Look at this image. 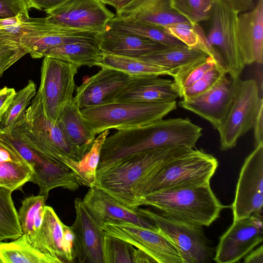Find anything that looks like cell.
Instances as JSON below:
<instances>
[{"label":"cell","instance_id":"obj_46","mask_svg":"<svg viewBox=\"0 0 263 263\" xmlns=\"http://www.w3.org/2000/svg\"><path fill=\"white\" fill-rule=\"evenodd\" d=\"M16 92L13 88L7 86L0 89V123Z\"/></svg>","mask_w":263,"mask_h":263},{"label":"cell","instance_id":"obj_40","mask_svg":"<svg viewBox=\"0 0 263 263\" xmlns=\"http://www.w3.org/2000/svg\"><path fill=\"white\" fill-rule=\"evenodd\" d=\"M47 198L43 195H32L22 200L18 216L23 234L34 232V220L39 212L44 207Z\"/></svg>","mask_w":263,"mask_h":263},{"label":"cell","instance_id":"obj_21","mask_svg":"<svg viewBox=\"0 0 263 263\" xmlns=\"http://www.w3.org/2000/svg\"><path fill=\"white\" fill-rule=\"evenodd\" d=\"M179 97L173 81L158 76L133 77L114 101L159 103L176 101Z\"/></svg>","mask_w":263,"mask_h":263},{"label":"cell","instance_id":"obj_42","mask_svg":"<svg viewBox=\"0 0 263 263\" xmlns=\"http://www.w3.org/2000/svg\"><path fill=\"white\" fill-rule=\"evenodd\" d=\"M27 51L17 43L0 39V78Z\"/></svg>","mask_w":263,"mask_h":263},{"label":"cell","instance_id":"obj_31","mask_svg":"<svg viewBox=\"0 0 263 263\" xmlns=\"http://www.w3.org/2000/svg\"><path fill=\"white\" fill-rule=\"evenodd\" d=\"M1 263H51L48 257L37 249L28 234L8 242L0 243Z\"/></svg>","mask_w":263,"mask_h":263},{"label":"cell","instance_id":"obj_28","mask_svg":"<svg viewBox=\"0 0 263 263\" xmlns=\"http://www.w3.org/2000/svg\"><path fill=\"white\" fill-rule=\"evenodd\" d=\"M102 51L97 40L70 42L55 47L48 51L45 57L57 58L73 63L79 67L97 66Z\"/></svg>","mask_w":263,"mask_h":263},{"label":"cell","instance_id":"obj_48","mask_svg":"<svg viewBox=\"0 0 263 263\" xmlns=\"http://www.w3.org/2000/svg\"><path fill=\"white\" fill-rule=\"evenodd\" d=\"M67 0H28L32 8L45 12L53 9Z\"/></svg>","mask_w":263,"mask_h":263},{"label":"cell","instance_id":"obj_18","mask_svg":"<svg viewBox=\"0 0 263 263\" xmlns=\"http://www.w3.org/2000/svg\"><path fill=\"white\" fill-rule=\"evenodd\" d=\"M232 90V78L226 73L209 89L194 97L182 99L178 105L207 120L218 130L229 108Z\"/></svg>","mask_w":263,"mask_h":263},{"label":"cell","instance_id":"obj_30","mask_svg":"<svg viewBox=\"0 0 263 263\" xmlns=\"http://www.w3.org/2000/svg\"><path fill=\"white\" fill-rule=\"evenodd\" d=\"M97 66L117 70L132 77L170 75L173 71L139 58L102 52Z\"/></svg>","mask_w":263,"mask_h":263},{"label":"cell","instance_id":"obj_47","mask_svg":"<svg viewBox=\"0 0 263 263\" xmlns=\"http://www.w3.org/2000/svg\"><path fill=\"white\" fill-rule=\"evenodd\" d=\"M255 147L263 144V104L258 109L253 128Z\"/></svg>","mask_w":263,"mask_h":263},{"label":"cell","instance_id":"obj_34","mask_svg":"<svg viewBox=\"0 0 263 263\" xmlns=\"http://www.w3.org/2000/svg\"><path fill=\"white\" fill-rule=\"evenodd\" d=\"M163 29L168 34L181 41L187 47L199 49L216 61H220L219 55L209 44L206 35L198 24L179 23Z\"/></svg>","mask_w":263,"mask_h":263},{"label":"cell","instance_id":"obj_41","mask_svg":"<svg viewBox=\"0 0 263 263\" xmlns=\"http://www.w3.org/2000/svg\"><path fill=\"white\" fill-rule=\"evenodd\" d=\"M227 74L226 69L216 64L192 85L184 89L180 98L187 99L194 97L211 87L223 74Z\"/></svg>","mask_w":263,"mask_h":263},{"label":"cell","instance_id":"obj_8","mask_svg":"<svg viewBox=\"0 0 263 263\" xmlns=\"http://www.w3.org/2000/svg\"><path fill=\"white\" fill-rule=\"evenodd\" d=\"M239 13L226 0H215L206 35L209 44L218 54L231 78L239 76L246 65L238 39Z\"/></svg>","mask_w":263,"mask_h":263},{"label":"cell","instance_id":"obj_25","mask_svg":"<svg viewBox=\"0 0 263 263\" xmlns=\"http://www.w3.org/2000/svg\"><path fill=\"white\" fill-rule=\"evenodd\" d=\"M57 124L71 145L76 159H80L91 147L96 135L84 121L81 109L73 98L63 110Z\"/></svg>","mask_w":263,"mask_h":263},{"label":"cell","instance_id":"obj_32","mask_svg":"<svg viewBox=\"0 0 263 263\" xmlns=\"http://www.w3.org/2000/svg\"><path fill=\"white\" fill-rule=\"evenodd\" d=\"M206 55H208L199 49L184 45L166 47L139 59L171 70L174 72L182 66Z\"/></svg>","mask_w":263,"mask_h":263},{"label":"cell","instance_id":"obj_39","mask_svg":"<svg viewBox=\"0 0 263 263\" xmlns=\"http://www.w3.org/2000/svg\"><path fill=\"white\" fill-rule=\"evenodd\" d=\"M215 0H170L172 8L191 24L210 20Z\"/></svg>","mask_w":263,"mask_h":263},{"label":"cell","instance_id":"obj_33","mask_svg":"<svg viewBox=\"0 0 263 263\" xmlns=\"http://www.w3.org/2000/svg\"><path fill=\"white\" fill-rule=\"evenodd\" d=\"M103 263H150L153 259L131 244L105 235L103 246Z\"/></svg>","mask_w":263,"mask_h":263},{"label":"cell","instance_id":"obj_7","mask_svg":"<svg viewBox=\"0 0 263 263\" xmlns=\"http://www.w3.org/2000/svg\"><path fill=\"white\" fill-rule=\"evenodd\" d=\"M233 80L231 102L222 124L217 130L220 149L227 151L236 145L239 138L253 128L258 109L263 104L255 80Z\"/></svg>","mask_w":263,"mask_h":263},{"label":"cell","instance_id":"obj_6","mask_svg":"<svg viewBox=\"0 0 263 263\" xmlns=\"http://www.w3.org/2000/svg\"><path fill=\"white\" fill-rule=\"evenodd\" d=\"M176 107V101L159 103L112 101L81 109V114L96 135L105 130H118L151 123L163 119Z\"/></svg>","mask_w":263,"mask_h":263},{"label":"cell","instance_id":"obj_50","mask_svg":"<svg viewBox=\"0 0 263 263\" xmlns=\"http://www.w3.org/2000/svg\"><path fill=\"white\" fill-rule=\"evenodd\" d=\"M245 263H263V246L261 245L244 257Z\"/></svg>","mask_w":263,"mask_h":263},{"label":"cell","instance_id":"obj_10","mask_svg":"<svg viewBox=\"0 0 263 263\" xmlns=\"http://www.w3.org/2000/svg\"><path fill=\"white\" fill-rule=\"evenodd\" d=\"M99 32L63 26L49 21L47 16H24L20 23L18 43L33 59L44 57L50 49L62 44L96 40Z\"/></svg>","mask_w":263,"mask_h":263},{"label":"cell","instance_id":"obj_5","mask_svg":"<svg viewBox=\"0 0 263 263\" xmlns=\"http://www.w3.org/2000/svg\"><path fill=\"white\" fill-rule=\"evenodd\" d=\"M11 136L40 156L59 164L64 165L61 156L76 159L73 149L60 128L47 116L38 91L15 124Z\"/></svg>","mask_w":263,"mask_h":263},{"label":"cell","instance_id":"obj_20","mask_svg":"<svg viewBox=\"0 0 263 263\" xmlns=\"http://www.w3.org/2000/svg\"><path fill=\"white\" fill-rule=\"evenodd\" d=\"M237 35L246 65L263 63V0L251 10L238 14Z\"/></svg>","mask_w":263,"mask_h":263},{"label":"cell","instance_id":"obj_26","mask_svg":"<svg viewBox=\"0 0 263 263\" xmlns=\"http://www.w3.org/2000/svg\"><path fill=\"white\" fill-rule=\"evenodd\" d=\"M109 133V130L100 133L95 138L90 149L79 160L61 156L62 163L74 174L80 185L89 188L95 186L101 148Z\"/></svg>","mask_w":263,"mask_h":263},{"label":"cell","instance_id":"obj_2","mask_svg":"<svg viewBox=\"0 0 263 263\" xmlns=\"http://www.w3.org/2000/svg\"><path fill=\"white\" fill-rule=\"evenodd\" d=\"M190 148H159L99 165L94 187L125 205L135 208L137 192L153 172L173 156Z\"/></svg>","mask_w":263,"mask_h":263},{"label":"cell","instance_id":"obj_14","mask_svg":"<svg viewBox=\"0 0 263 263\" xmlns=\"http://www.w3.org/2000/svg\"><path fill=\"white\" fill-rule=\"evenodd\" d=\"M262 213L233 220L220 237L213 260L218 263L238 262L262 242Z\"/></svg>","mask_w":263,"mask_h":263},{"label":"cell","instance_id":"obj_45","mask_svg":"<svg viewBox=\"0 0 263 263\" xmlns=\"http://www.w3.org/2000/svg\"><path fill=\"white\" fill-rule=\"evenodd\" d=\"M10 160L23 161L0 132V162Z\"/></svg>","mask_w":263,"mask_h":263},{"label":"cell","instance_id":"obj_29","mask_svg":"<svg viewBox=\"0 0 263 263\" xmlns=\"http://www.w3.org/2000/svg\"><path fill=\"white\" fill-rule=\"evenodd\" d=\"M105 28L118 32L144 37L166 47L185 45L168 34L162 27L115 16Z\"/></svg>","mask_w":263,"mask_h":263},{"label":"cell","instance_id":"obj_15","mask_svg":"<svg viewBox=\"0 0 263 263\" xmlns=\"http://www.w3.org/2000/svg\"><path fill=\"white\" fill-rule=\"evenodd\" d=\"M46 12L53 23L99 33L115 16L100 0H67Z\"/></svg>","mask_w":263,"mask_h":263},{"label":"cell","instance_id":"obj_24","mask_svg":"<svg viewBox=\"0 0 263 263\" xmlns=\"http://www.w3.org/2000/svg\"><path fill=\"white\" fill-rule=\"evenodd\" d=\"M51 263H68L63 243V222L51 206L45 205L39 229L28 234Z\"/></svg>","mask_w":263,"mask_h":263},{"label":"cell","instance_id":"obj_3","mask_svg":"<svg viewBox=\"0 0 263 263\" xmlns=\"http://www.w3.org/2000/svg\"><path fill=\"white\" fill-rule=\"evenodd\" d=\"M152 207L168 217L203 227H208L220 215L223 205L211 189L203 185L153 192L140 196L136 208Z\"/></svg>","mask_w":263,"mask_h":263},{"label":"cell","instance_id":"obj_23","mask_svg":"<svg viewBox=\"0 0 263 263\" xmlns=\"http://www.w3.org/2000/svg\"><path fill=\"white\" fill-rule=\"evenodd\" d=\"M101 51L105 53L140 58L166 46L150 40L105 28L97 35Z\"/></svg>","mask_w":263,"mask_h":263},{"label":"cell","instance_id":"obj_1","mask_svg":"<svg viewBox=\"0 0 263 263\" xmlns=\"http://www.w3.org/2000/svg\"><path fill=\"white\" fill-rule=\"evenodd\" d=\"M202 130L188 118H163L143 126L118 129L105 140L99 165L159 148H194Z\"/></svg>","mask_w":263,"mask_h":263},{"label":"cell","instance_id":"obj_11","mask_svg":"<svg viewBox=\"0 0 263 263\" xmlns=\"http://www.w3.org/2000/svg\"><path fill=\"white\" fill-rule=\"evenodd\" d=\"M79 67L57 58L44 57L38 91L48 118L57 123L61 113L72 101L74 77Z\"/></svg>","mask_w":263,"mask_h":263},{"label":"cell","instance_id":"obj_16","mask_svg":"<svg viewBox=\"0 0 263 263\" xmlns=\"http://www.w3.org/2000/svg\"><path fill=\"white\" fill-rule=\"evenodd\" d=\"M76 218L71 228L74 234V251L80 263H103L105 234L101 226L86 209L82 199L74 201Z\"/></svg>","mask_w":263,"mask_h":263},{"label":"cell","instance_id":"obj_49","mask_svg":"<svg viewBox=\"0 0 263 263\" xmlns=\"http://www.w3.org/2000/svg\"><path fill=\"white\" fill-rule=\"evenodd\" d=\"M239 13L252 10L255 6L253 0H226Z\"/></svg>","mask_w":263,"mask_h":263},{"label":"cell","instance_id":"obj_27","mask_svg":"<svg viewBox=\"0 0 263 263\" xmlns=\"http://www.w3.org/2000/svg\"><path fill=\"white\" fill-rule=\"evenodd\" d=\"M30 182L38 186L39 194L43 195L47 198L50 191L55 188L75 191L80 186L71 171L49 159H46L34 172Z\"/></svg>","mask_w":263,"mask_h":263},{"label":"cell","instance_id":"obj_35","mask_svg":"<svg viewBox=\"0 0 263 263\" xmlns=\"http://www.w3.org/2000/svg\"><path fill=\"white\" fill-rule=\"evenodd\" d=\"M12 193L0 186V243L8 239H15L23 235Z\"/></svg>","mask_w":263,"mask_h":263},{"label":"cell","instance_id":"obj_19","mask_svg":"<svg viewBox=\"0 0 263 263\" xmlns=\"http://www.w3.org/2000/svg\"><path fill=\"white\" fill-rule=\"evenodd\" d=\"M83 203L95 220L102 227L109 221H128L153 230H158L154 223L136 208H129L102 190L89 188Z\"/></svg>","mask_w":263,"mask_h":263},{"label":"cell","instance_id":"obj_22","mask_svg":"<svg viewBox=\"0 0 263 263\" xmlns=\"http://www.w3.org/2000/svg\"><path fill=\"white\" fill-rule=\"evenodd\" d=\"M115 16L162 28L189 22L172 8L170 0H133L116 12Z\"/></svg>","mask_w":263,"mask_h":263},{"label":"cell","instance_id":"obj_38","mask_svg":"<svg viewBox=\"0 0 263 263\" xmlns=\"http://www.w3.org/2000/svg\"><path fill=\"white\" fill-rule=\"evenodd\" d=\"M33 174L32 168L25 162L10 160L0 162V186L12 192L18 190L30 182Z\"/></svg>","mask_w":263,"mask_h":263},{"label":"cell","instance_id":"obj_9","mask_svg":"<svg viewBox=\"0 0 263 263\" xmlns=\"http://www.w3.org/2000/svg\"><path fill=\"white\" fill-rule=\"evenodd\" d=\"M174 245L182 263L210 261L213 249L202 227L179 221L148 209L137 208Z\"/></svg>","mask_w":263,"mask_h":263},{"label":"cell","instance_id":"obj_12","mask_svg":"<svg viewBox=\"0 0 263 263\" xmlns=\"http://www.w3.org/2000/svg\"><path fill=\"white\" fill-rule=\"evenodd\" d=\"M105 235L122 239L142 251L158 263H182L172 242L160 232L128 221L103 224Z\"/></svg>","mask_w":263,"mask_h":263},{"label":"cell","instance_id":"obj_44","mask_svg":"<svg viewBox=\"0 0 263 263\" xmlns=\"http://www.w3.org/2000/svg\"><path fill=\"white\" fill-rule=\"evenodd\" d=\"M63 243L68 263L73 262L76 258L74 251V234L71 227L63 223Z\"/></svg>","mask_w":263,"mask_h":263},{"label":"cell","instance_id":"obj_13","mask_svg":"<svg viewBox=\"0 0 263 263\" xmlns=\"http://www.w3.org/2000/svg\"><path fill=\"white\" fill-rule=\"evenodd\" d=\"M263 144L256 146L245 159L231 205L233 220L262 213Z\"/></svg>","mask_w":263,"mask_h":263},{"label":"cell","instance_id":"obj_36","mask_svg":"<svg viewBox=\"0 0 263 263\" xmlns=\"http://www.w3.org/2000/svg\"><path fill=\"white\" fill-rule=\"evenodd\" d=\"M36 93V86L31 80L16 92L0 123L1 132L11 135L15 124L30 104Z\"/></svg>","mask_w":263,"mask_h":263},{"label":"cell","instance_id":"obj_4","mask_svg":"<svg viewBox=\"0 0 263 263\" xmlns=\"http://www.w3.org/2000/svg\"><path fill=\"white\" fill-rule=\"evenodd\" d=\"M218 166L212 155L201 149L188 148L166 160L153 172L138 191L136 202L140 196L155 191L210 184Z\"/></svg>","mask_w":263,"mask_h":263},{"label":"cell","instance_id":"obj_17","mask_svg":"<svg viewBox=\"0 0 263 263\" xmlns=\"http://www.w3.org/2000/svg\"><path fill=\"white\" fill-rule=\"evenodd\" d=\"M132 78L123 72L101 67L96 74L84 79L77 87L73 99L81 109L111 102Z\"/></svg>","mask_w":263,"mask_h":263},{"label":"cell","instance_id":"obj_37","mask_svg":"<svg viewBox=\"0 0 263 263\" xmlns=\"http://www.w3.org/2000/svg\"><path fill=\"white\" fill-rule=\"evenodd\" d=\"M216 64H220L212 57L206 55L176 70L171 76L174 79L173 81L178 91L179 97L184 89L201 79Z\"/></svg>","mask_w":263,"mask_h":263},{"label":"cell","instance_id":"obj_51","mask_svg":"<svg viewBox=\"0 0 263 263\" xmlns=\"http://www.w3.org/2000/svg\"><path fill=\"white\" fill-rule=\"evenodd\" d=\"M24 16H26L20 15L15 17L0 20V29L21 22Z\"/></svg>","mask_w":263,"mask_h":263},{"label":"cell","instance_id":"obj_52","mask_svg":"<svg viewBox=\"0 0 263 263\" xmlns=\"http://www.w3.org/2000/svg\"><path fill=\"white\" fill-rule=\"evenodd\" d=\"M104 4H107L114 7L117 12L127 5L133 0H100Z\"/></svg>","mask_w":263,"mask_h":263},{"label":"cell","instance_id":"obj_43","mask_svg":"<svg viewBox=\"0 0 263 263\" xmlns=\"http://www.w3.org/2000/svg\"><path fill=\"white\" fill-rule=\"evenodd\" d=\"M30 8L28 0H0V20L20 15L29 16Z\"/></svg>","mask_w":263,"mask_h":263},{"label":"cell","instance_id":"obj_53","mask_svg":"<svg viewBox=\"0 0 263 263\" xmlns=\"http://www.w3.org/2000/svg\"><path fill=\"white\" fill-rule=\"evenodd\" d=\"M256 65L255 67V75L256 77L257 80H255L257 82L259 93L261 94L262 97V63H256Z\"/></svg>","mask_w":263,"mask_h":263}]
</instances>
